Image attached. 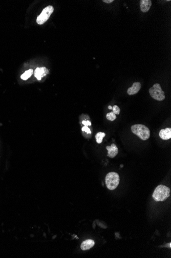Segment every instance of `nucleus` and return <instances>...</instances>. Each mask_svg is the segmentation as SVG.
<instances>
[{
  "label": "nucleus",
  "mask_w": 171,
  "mask_h": 258,
  "mask_svg": "<svg viewBox=\"0 0 171 258\" xmlns=\"http://www.w3.org/2000/svg\"><path fill=\"white\" fill-rule=\"evenodd\" d=\"M170 188L164 185L156 187L153 194V198L156 201H162L167 200L170 196Z\"/></svg>",
  "instance_id": "1"
},
{
  "label": "nucleus",
  "mask_w": 171,
  "mask_h": 258,
  "mask_svg": "<svg viewBox=\"0 0 171 258\" xmlns=\"http://www.w3.org/2000/svg\"><path fill=\"white\" fill-rule=\"evenodd\" d=\"M131 131L143 141L147 140L150 137V129L144 125H133L131 126Z\"/></svg>",
  "instance_id": "2"
},
{
  "label": "nucleus",
  "mask_w": 171,
  "mask_h": 258,
  "mask_svg": "<svg viewBox=\"0 0 171 258\" xmlns=\"http://www.w3.org/2000/svg\"><path fill=\"white\" fill-rule=\"evenodd\" d=\"M119 175L116 172H110L106 176V185L108 189L114 190L119 185Z\"/></svg>",
  "instance_id": "3"
},
{
  "label": "nucleus",
  "mask_w": 171,
  "mask_h": 258,
  "mask_svg": "<svg viewBox=\"0 0 171 258\" xmlns=\"http://www.w3.org/2000/svg\"><path fill=\"white\" fill-rule=\"evenodd\" d=\"M151 96L156 101H162L165 99V92L159 84H155L149 89Z\"/></svg>",
  "instance_id": "4"
},
{
  "label": "nucleus",
  "mask_w": 171,
  "mask_h": 258,
  "mask_svg": "<svg viewBox=\"0 0 171 258\" xmlns=\"http://www.w3.org/2000/svg\"><path fill=\"white\" fill-rule=\"evenodd\" d=\"M53 7L51 5L48 6L44 8L41 14L37 17L36 19L37 24L41 25L46 22L49 19V17H50L51 15L53 12Z\"/></svg>",
  "instance_id": "5"
},
{
  "label": "nucleus",
  "mask_w": 171,
  "mask_h": 258,
  "mask_svg": "<svg viewBox=\"0 0 171 258\" xmlns=\"http://www.w3.org/2000/svg\"><path fill=\"white\" fill-rule=\"evenodd\" d=\"M106 149L108 150L107 156L111 158L116 157L118 153V149L115 144H112L111 146H107Z\"/></svg>",
  "instance_id": "6"
},
{
  "label": "nucleus",
  "mask_w": 171,
  "mask_h": 258,
  "mask_svg": "<svg viewBox=\"0 0 171 258\" xmlns=\"http://www.w3.org/2000/svg\"><path fill=\"white\" fill-rule=\"evenodd\" d=\"M48 73V70L45 67L37 68V69H36L34 72V76L37 80L40 81V80H41L43 77L46 76Z\"/></svg>",
  "instance_id": "7"
},
{
  "label": "nucleus",
  "mask_w": 171,
  "mask_h": 258,
  "mask_svg": "<svg viewBox=\"0 0 171 258\" xmlns=\"http://www.w3.org/2000/svg\"><path fill=\"white\" fill-rule=\"evenodd\" d=\"M141 88V84L139 82H136L133 84V86L130 87L127 90V93L130 95L135 94L138 93Z\"/></svg>",
  "instance_id": "8"
},
{
  "label": "nucleus",
  "mask_w": 171,
  "mask_h": 258,
  "mask_svg": "<svg viewBox=\"0 0 171 258\" xmlns=\"http://www.w3.org/2000/svg\"><path fill=\"white\" fill-rule=\"evenodd\" d=\"M140 9L143 12H147L150 9L152 1L150 0H141L140 1Z\"/></svg>",
  "instance_id": "9"
},
{
  "label": "nucleus",
  "mask_w": 171,
  "mask_h": 258,
  "mask_svg": "<svg viewBox=\"0 0 171 258\" xmlns=\"http://www.w3.org/2000/svg\"><path fill=\"white\" fill-rule=\"evenodd\" d=\"M159 136L161 139L164 140L170 139L171 138V128H167L165 129H161L159 132Z\"/></svg>",
  "instance_id": "10"
},
{
  "label": "nucleus",
  "mask_w": 171,
  "mask_h": 258,
  "mask_svg": "<svg viewBox=\"0 0 171 258\" xmlns=\"http://www.w3.org/2000/svg\"><path fill=\"white\" fill-rule=\"evenodd\" d=\"M95 245V242L92 240H87L83 241L81 244L80 247L83 251H86L91 249Z\"/></svg>",
  "instance_id": "11"
},
{
  "label": "nucleus",
  "mask_w": 171,
  "mask_h": 258,
  "mask_svg": "<svg viewBox=\"0 0 171 258\" xmlns=\"http://www.w3.org/2000/svg\"><path fill=\"white\" fill-rule=\"evenodd\" d=\"M33 73V71L32 69H29V70L26 71L24 73L21 75V78L24 81L28 80L29 77H30L31 75H32Z\"/></svg>",
  "instance_id": "12"
},
{
  "label": "nucleus",
  "mask_w": 171,
  "mask_h": 258,
  "mask_svg": "<svg viewBox=\"0 0 171 258\" xmlns=\"http://www.w3.org/2000/svg\"><path fill=\"white\" fill-rule=\"evenodd\" d=\"M105 136H106V134L104 132H98L95 136L97 143L98 144H100L103 142V138L105 137Z\"/></svg>",
  "instance_id": "13"
},
{
  "label": "nucleus",
  "mask_w": 171,
  "mask_h": 258,
  "mask_svg": "<svg viewBox=\"0 0 171 258\" xmlns=\"http://www.w3.org/2000/svg\"><path fill=\"white\" fill-rule=\"evenodd\" d=\"M106 117L108 120L110 121H113L116 119V114H115L114 113H113V112H111L107 114Z\"/></svg>",
  "instance_id": "14"
},
{
  "label": "nucleus",
  "mask_w": 171,
  "mask_h": 258,
  "mask_svg": "<svg viewBox=\"0 0 171 258\" xmlns=\"http://www.w3.org/2000/svg\"><path fill=\"white\" fill-rule=\"evenodd\" d=\"M112 110H113V113H114L115 114H119L120 113V112H121L120 108L117 105H114L112 107Z\"/></svg>",
  "instance_id": "15"
},
{
  "label": "nucleus",
  "mask_w": 171,
  "mask_h": 258,
  "mask_svg": "<svg viewBox=\"0 0 171 258\" xmlns=\"http://www.w3.org/2000/svg\"><path fill=\"white\" fill-rule=\"evenodd\" d=\"M82 131H85V132H87V134H91V131H90V129L88 127V126H83V127H82Z\"/></svg>",
  "instance_id": "16"
},
{
  "label": "nucleus",
  "mask_w": 171,
  "mask_h": 258,
  "mask_svg": "<svg viewBox=\"0 0 171 258\" xmlns=\"http://www.w3.org/2000/svg\"><path fill=\"white\" fill-rule=\"evenodd\" d=\"M82 124H83L85 126H91V122L89 121H83L82 122Z\"/></svg>",
  "instance_id": "17"
},
{
  "label": "nucleus",
  "mask_w": 171,
  "mask_h": 258,
  "mask_svg": "<svg viewBox=\"0 0 171 258\" xmlns=\"http://www.w3.org/2000/svg\"><path fill=\"white\" fill-rule=\"evenodd\" d=\"M103 2L106 3H111L114 2V0H103Z\"/></svg>",
  "instance_id": "18"
},
{
  "label": "nucleus",
  "mask_w": 171,
  "mask_h": 258,
  "mask_svg": "<svg viewBox=\"0 0 171 258\" xmlns=\"http://www.w3.org/2000/svg\"><path fill=\"white\" fill-rule=\"evenodd\" d=\"M108 109L110 110L112 109V107L111 106H109L108 107Z\"/></svg>",
  "instance_id": "19"
}]
</instances>
